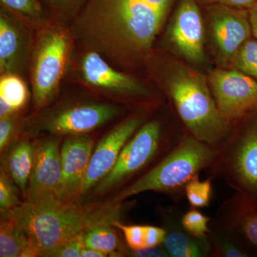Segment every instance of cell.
Instances as JSON below:
<instances>
[{
  "mask_svg": "<svg viewBox=\"0 0 257 257\" xmlns=\"http://www.w3.org/2000/svg\"><path fill=\"white\" fill-rule=\"evenodd\" d=\"M0 256H39L36 248L23 228L11 218L2 215Z\"/></svg>",
  "mask_w": 257,
  "mask_h": 257,
  "instance_id": "ffe728a7",
  "label": "cell"
},
{
  "mask_svg": "<svg viewBox=\"0 0 257 257\" xmlns=\"http://www.w3.org/2000/svg\"><path fill=\"white\" fill-rule=\"evenodd\" d=\"M75 47L70 24L57 19H51L34 32L28 76L36 112L47 108L58 96Z\"/></svg>",
  "mask_w": 257,
  "mask_h": 257,
  "instance_id": "277c9868",
  "label": "cell"
},
{
  "mask_svg": "<svg viewBox=\"0 0 257 257\" xmlns=\"http://www.w3.org/2000/svg\"><path fill=\"white\" fill-rule=\"evenodd\" d=\"M28 88L25 79L18 74H2L0 77V101H4L15 112H20L29 99Z\"/></svg>",
  "mask_w": 257,
  "mask_h": 257,
  "instance_id": "cb8c5ba5",
  "label": "cell"
},
{
  "mask_svg": "<svg viewBox=\"0 0 257 257\" xmlns=\"http://www.w3.org/2000/svg\"><path fill=\"white\" fill-rule=\"evenodd\" d=\"M21 121L20 114L17 113L0 119V151L5 152L7 147L17 138L20 133Z\"/></svg>",
  "mask_w": 257,
  "mask_h": 257,
  "instance_id": "f546056e",
  "label": "cell"
},
{
  "mask_svg": "<svg viewBox=\"0 0 257 257\" xmlns=\"http://www.w3.org/2000/svg\"><path fill=\"white\" fill-rule=\"evenodd\" d=\"M221 116L235 124L257 110V80L235 69L216 68L207 77Z\"/></svg>",
  "mask_w": 257,
  "mask_h": 257,
  "instance_id": "30bf717a",
  "label": "cell"
},
{
  "mask_svg": "<svg viewBox=\"0 0 257 257\" xmlns=\"http://www.w3.org/2000/svg\"><path fill=\"white\" fill-rule=\"evenodd\" d=\"M162 227L167 235L162 246L170 257H210L208 238L197 239L187 232L182 223V212L177 207L158 209Z\"/></svg>",
  "mask_w": 257,
  "mask_h": 257,
  "instance_id": "ac0fdd59",
  "label": "cell"
},
{
  "mask_svg": "<svg viewBox=\"0 0 257 257\" xmlns=\"http://www.w3.org/2000/svg\"><path fill=\"white\" fill-rule=\"evenodd\" d=\"M217 149L186 133L177 146L155 167L125 187L113 200L124 202L140 193H163L175 200L185 196V187L207 170L215 158Z\"/></svg>",
  "mask_w": 257,
  "mask_h": 257,
  "instance_id": "5b68a950",
  "label": "cell"
},
{
  "mask_svg": "<svg viewBox=\"0 0 257 257\" xmlns=\"http://www.w3.org/2000/svg\"><path fill=\"white\" fill-rule=\"evenodd\" d=\"M145 247L158 246L163 244L166 239V230L163 227L143 225Z\"/></svg>",
  "mask_w": 257,
  "mask_h": 257,
  "instance_id": "d6a6232c",
  "label": "cell"
},
{
  "mask_svg": "<svg viewBox=\"0 0 257 257\" xmlns=\"http://www.w3.org/2000/svg\"><path fill=\"white\" fill-rule=\"evenodd\" d=\"M145 64L168 96L186 131L219 149L234 124L221 116L207 77L183 62L165 60L152 52Z\"/></svg>",
  "mask_w": 257,
  "mask_h": 257,
  "instance_id": "3957f363",
  "label": "cell"
},
{
  "mask_svg": "<svg viewBox=\"0 0 257 257\" xmlns=\"http://www.w3.org/2000/svg\"><path fill=\"white\" fill-rule=\"evenodd\" d=\"M60 143L59 138L52 135L34 141L33 167L26 199H58L62 178Z\"/></svg>",
  "mask_w": 257,
  "mask_h": 257,
  "instance_id": "5bb4252c",
  "label": "cell"
},
{
  "mask_svg": "<svg viewBox=\"0 0 257 257\" xmlns=\"http://www.w3.org/2000/svg\"><path fill=\"white\" fill-rule=\"evenodd\" d=\"M111 224H101L94 226L83 236L84 247L94 248L112 256H124L126 248L121 246L116 231Z\"/></svg>",
  "mask_w": 257,
  "mask_h": 257,
  "instance_id": "603a6c76",
  "label": "cell"
},
{
  "mask_svg": "<svg viewBox=\"0 0 257 257\" xmlns=\"http://www.w3.org/2000/svg\"><path fill=\"white\" fill-rule=\"evenodd\" d=\"M186 133L185 128L172 127L161 118L147 119L123 147L114 167L97 184L94 192L102 194L135 177L152 163L160 162Z\"/></svg>",
  "mask_w": 257,
  "mask_h": 257,
  "instance_id": "ba28073f",
  "label": "cell"
},
{
  "mask_svg": "<svg viewBox=\"0 0 257 257\" xmlns=\"http://www.w3.org/2000/svg\"><path fill=\"white\" fill-rule=\"evenodd\" d=\"M122 202L78 204L56 197L26 199L2 215L15 221L27 233L39 256H50L59 246L94 226L111 224L123 214Z\"/></svg>",
  "mask_w": 257,
  "mask_h": 257,
  "instance_id": "7a4b0ae2",
  "label": "cell"
},
{
  "mask_svg": "<svg viewBox=\"0 0 257 257\" xmlns=\"http://www.w3.org/2000/svg\"><path fill=\"white\" fill-rule=\"evenodd\" d=\"M211 181L209 178L204 181L197 178L187 184L185 196L191 207L196 209L209 207L212 192Z\"/></svg>",
  "mask_w": 257,
  "mask_h": 257,
  "instance_id": "484cf974",
  "label": "cell"
},
{
  "mask_svg": "<svg viewBox=\"0 0 257 257\" xmlns=\"http://www.w3.org/2000/svg\"><path fill=\"white\" fill-rule=\"evenodd\" d=\"M211 218L204 215L196 208H191L182 214V223L189 234L197 239L207 237Z\"/></svg>",
  "mask_w": 257,
  "mask_h": 257,
  "instance_id": "83f0119b",
  "label": "cell"
},
{
  "mask_svg": "<svg viewBox=\"0 0 257 257\" xmlns=\"http://www.w3.org/2000/svg\"><path fill=\"white\" fill-rule=\"evenodd\" d=\"M50 8L52 18L71 24L77 18L87 0H44Z\"/></svg>",
  "mask_w": 257,
  "mask_h": 257,
  "instance_id": "4316f807",
  "label": "cell"
},
{
  "mask_svg": "<svg viewBox=\"0 0 257 257\" xmlns=\"http://www.w3.org/2000/svg\"><path fill=\"white\" fill-rule=\"evenodd\" d=\"M3 10L14 15L32 30H38L52 19L38 0H1Z\"/></svg>",
  "mask_w": 257,
  "mask_h": 257,
  "instance_id": "7402d4cb",
  "label": "cell"
},
{
  "mask_svg": "<svg viewBox=\"0 0 257 257\" xmlns=\"http://www.w3.org/2000/svg\"><path fill=\"white\" fill-rule=\"evenodd\" d=\"M207 32L216 60L229 64L241 45L253 36L249 11L210 5L207 10Z\"/></svg>",
  "mask_w": 257,
  "mask_h": 257,
  "instance_id": "7c38bea8",
  "label": "cell"
},
{
  "mask_svg": "<svg viewBox=\"0 0 257 257\" xmlns=\"http://www.w3.org/2000/svg\"><path fill=\"white\" fill-rule=\"evenodd\" d=\"M229 65L257 80V39L250 37L230 60Z\"/></svg>",
  "mask_w": 257,
  "mask_h": 257,
  "instance_id": "d4e9b609",
  "label": "cell"
},
{
  "mask_svg": "<svg viewBox=\"0 0 257 257\" xmlns=\"http://www.w3.org/2000/svg\"><path fill=\"white\" fill-rule=\"evenodd\" d=\"M124 111L123 106L109 102L65 103L22 120L20 133H48L55 137L85 135L116 119Z\"/></svg>",
  "mask_w": 257,
  "mask_h": 257,
  "instance_id": "9c48e42d",
  "label": "cell"
},
{
  "mask_svg": "<svg viewBox=\"0 0 257 257\" xmlns=\"http://www.w3.org/2000/svg\"><path fill=\"white\" fill-rule=\"evenodd\" d=\"M215 219L226 228L250 256H257V204L236 192L224 201Z\"/></svg>",
  "mask_w": 257,
  "mask_h": 257,
  "instance_id": "e0dca14e",
  "label": "cell"
},
{
  "mask_svg": "<svg viewBox=\"0 0 257 257\" xmlns=\"http://www.w3.org/2000/svg\"><path fill=\"white\" fill-rule=\"evenodd\" d=\"M165 41L172 52L191 65L205 64V25L195 0H180L166 29Z\"/></svg>",
  "mask_w": 257,
  "mask_h": 257,
  "instance_id": "8fae6325",
  "label": "cell"
},
{
  "mask_svg": "<svg viewBox=\"0 0 257 257\" xmlns=\"http://www.w3.org/2000/svg\"><path fill=\"white\" fill-rule=\"evenodd\" d=\"M210 5H221L237 9L251 10L257 5V0H205Z\"/></svg>",
  "mask_w": 257,
  "mask_h": 257,
  "instance_id": "e575fe53",
  "label": "cell"
},
{
  "mask_svg": "<svg viewBox=\"0 0 257 257\" xmlns=\"http://www.w3.org/2000/svg\"><path fill=\"white\" fill-rule=\"evenodd\" d=\"M108 255L102 251H98L94 248L84 247L82 252H81V257H105Z\"/></svg>",
  "mask_w": 257,
  "mask_h": 257,
  "instance_id": "8d00e7d4",
  "label": "cell"
},
{
  "mask_svg": "<svg viewBox=\"0 0 257 257\" xmlns=\"http://www.w3.org/2000/svg\"><path fill=\"white\" fill-rule=\"evenodd\" d=\"M6 150L2 168L25 194L33 167L34 142L25 134L15 138Z\"/></svg>",
  "mask_w": 257,
  "mask_h": 257,
  "instance_id": "d6986e66",
  "label": "cell"
},
{
  "mask_svg": "<svg viewBox=\"0 0 257 257\" xmlns=\"http://www.w3.org/2000/svg\"><path fill=\"white\" fill-rule=\"evenodd\" d=\"M84 234L79 235L59 246L52 253V257H79L84 247L83 241Z\"/></svg>",
  "mask_w": 257,
  "mask_h": 257,
  "instance_id": "1f68e13d",
  "label": "cell"
},
{
  "mask_svg": "<svg viewBox=\"0 0 257 257\" xmlns=\"http://www.w3.org/2000/svg\"><path fill=\"white\" fill-rule=\"evenodd\" d=\"M175 0H87L70 24L76 43L127 70L146 64Z\"/></svg>",
  "mask_w": 257,
  "mask_h": 257,
  "instance_id": "6da1fadb",
  "label": "cell"
},
{
  "mask_svg": "<svg viewBox=\"0 0 257 257\" xmlns=\"http://www.w3.org/2000/svg\"><path fill=\"white\" fill-rule=\"evenodd\" d=\"M207 170L257 204V110L234 125Z\"/></svg>",
  "mask_w": 257,
  "mask_h": 257,
  "instance_id": "52a82bcc",
  "label": "cell"
},
{
  "mask_svg": "<svg viewBox=\"0 0 257 257\" xmlns=\"http://www.w3.org/2000/svg\"><path fill=\"white\" fill-rule=\"evenodd\" d=\"M249 11L250 22H251V31L253 37L257 39V5L251 8Z\"/></svg>",
  "mask_w": 257,
  "mask_h": 257,
  "instance_id": "d590c367",
  "label": "cell"
},
{
  "mask_svg": "<svg viewBox=\"0 0 257 257\" xmlns=\"http://www.w3.org/2000/svg\"><path fill=\"white\" fill-rule=\"evenodd\" d=\"M124 256L135 257H170L162 245L152 247H145L140 249H130L126 248Z\"/></svg>",
  "mask_w": 257,
  "mask_h": 257,
  "instance_id": "836d02e7",
  "label": "cell"
},
{
  "mask_svg": "<svg viewBox=\"0 0 257 257\" xmlns=\"http://www.w3.org/2000/svg\"><path fill=\"white\" fill-rule=\"evenodd\" d=\"M112 226L122 231L125 241L130 249L145 247L143 225H126L116 220L113 221Z\"/></svg>",
  "mask_w": 257,
  "mask_h": 257,
  "instance_id": "4dcf8cb0",
  "label": "cell"
},
{
  "mask_svg": "<svg viewBox=\"0 0 257 257\" xmlns=\"http://www.w3.org/2000/svg\"><path fill=\"white\" fill-rule=\"evenodd\" d=\"M34 32L14 15L0 14V74L28 75Z\"/></svg>",
  "mask_w": 257,
  "mask_h": 257,
  "instance_id": "9a60e30c",
  "label": "cell"
},
{
  "mask_svg": "<svg viewBox=\"0 0 257 257\" xmlns=\"http://www.w3.org/2000/svg\"><path fill=\"white\" fill-rule=\"evenodd\" d=\"M146 120L143 111H135L101 139L93 151L79 198L97 185L112 170L123 147Z\"/></svg>",
  "mask_w": 257,
  "mask_h": 257,
  "instance_id": "4fadbf2b",
  "label": "cell"
},
{
  "mask_svg": "<svg viewBox=\"0 0 257 257\" xmlns=\"http://www.w3.org/2000/svg\"><path fill=\"white\" fill-rule=\"evenodd\" d=\"M211 246L210 257H248L247 251L236 241L229 230L215 218L209 224L207 235Z\"/></svg>",
  "mask_w": 257,
  "mask_h": 257,
  "instance_id": "44dd1931",
  "label": "cell"
},
{
  "mask_svg": "<svg viewBox=\"0 0 257 257\" xmlns=\"http://www.w3.org/2000/svg\"><path fill=\"white\" fill-rule=\"evenodd\" d=\"M66 82L123 104L147 107L156 101L154 91L143 81L116 68L95 51L77 43Z\"/></svg>",
  "mask_w": 257,
  "mask_h": 257,
  "instance_id": "8992f818",
  "label": "cell"
},
{
  "mask_svg": "<svg viewBox=\"0 0 257 257\" xmlns=\"http://www.w3.org/2000/svg\"><path fill=\"white\" fill-rule=\"evenodd\" d=\"M94 148L92 137L85 135L67 137L61 148L62 178L58 199L75 202Z\"/></svg>",
  "mask_w": 257,
  "mask_h": 257,
  "instance_id": "2e32d148",
  "label": "cell"
},
{
  "mask_svg": "<svg viewBox=\"0 0 257 257\" xmlns=\"http://www.w3.org/2000/svg\"><path fill=\"white\" fill-rule=\"evenodd\" d=\"M15 183L3 168L0 175V209L8 211L22 204L18 196Z\"/></svg>",
  "mask_w": 257,
  "mask_h": 257,
  "instance_id": "f1b7e54d",
  "label": "cell"
}]
</instances>
